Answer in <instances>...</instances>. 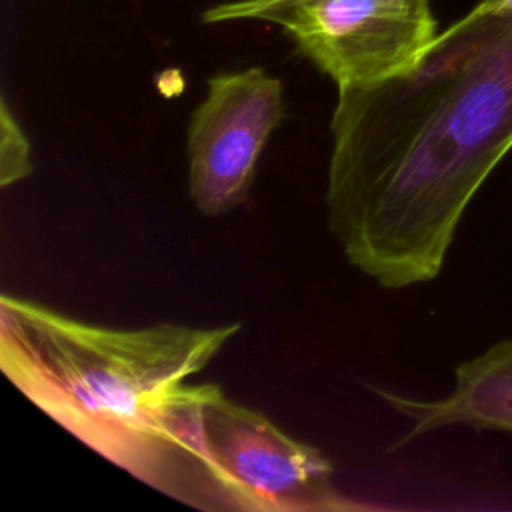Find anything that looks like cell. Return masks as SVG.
Instances as JSON below:
<instances>
[{
  "mask_svg": "<svg viewBox=\"0 0 512 512\" xmlns=\"http://www.w3.org/2000/svg\"><path fill=\"white\" fill-rule=\"evenodd\" d=\"M326 208L344 256L384 288L434 280L512 150V16L480 2L408 72L338 90Z\"/></svg>",
  "mask_w": 512,
  "mask_h": 512,
  "instance_id": "6da1fadb",
  "label": "cell"
},
{
  "mask_svg": "<svg viewBox=\"0 0 512 512\" xmlns=\"http://www.w3.org/2000/svg\"><path fill=\"white\" fill-rule=\"evenodd\" d=\"M238 330L236 322L216 328L160 322L118 330L4 294L0 366L72 436L160 488L170 406L186 380Z\"/></svg>",
  "mask_w": 512,
  "mask_h": 512,
  "instance_id": "7a4b0ae2",
  "label": "cell"
},
{
  "mask_svg": "<svg viewBox=\"0 0 512 512\" xmlns=\"http://www.w3.org/2000/svg\"><path fill=\"white\" fill-rule=\"evenodd\" d=\"M332 462L216 384H184L166 418L164 494L198 508L242 512L350 510Z\"/></svg>",
  "mask_w": 512,
  "mask_h": 512,
  "instance_id": "3957f363",
  "label": "cell"
},
{
  "mask_svg": "<svg viewBox=\"0 0 512 512\" xmlns=\"http://www.w3.org/2000/svg\"><path fill=\"white\" fill-rule=\"evenodd\" d=\"M274 24L338 90L412 70L438 36L430 0H308Z\"/></svg>",
  "mask_w": 512,
  "mask_h": 512,
  "instance_id": "277c9868",
  "label": "cell"
},
{
  "mask_svg": "<svg viewBox=\"0 0 512 512\" xmlns=\"http://www.w3.org/2000/svg\"><path fill=\"white\" fill-rule=\"evenodd\" d=\"M282 118L284 88L266 70L252 66L208 78L186 134L188 192L200 214L220 216L246 200Z\"/></svg>",
  "mask_w": 512,
  "mask_h": 512,
  "instance_id": "5b68a950",
  "label": "cell"
},
{
  "mask_svg": "<svg viewBox=\"0 0 512 512\" xmlns=\"http://www.w3.org/2000/svg\"><path fill=\"white\" fill-rule=\"evenodd\" d=\"M374 392L410 420L408 434L394 448L446 426L512 434V338L458 364L454 388L442 398L418 400L380 388Z\"/></svg>",
  "mask_w": 512,
  "mask_h": 512,
  "instance_id": "8992f818",
  "label": "cell"
},
{
  "mask_svg": "<svg viewBox=\"0 0 512 512\" xmlns=\"http://www.w3.org/2000/svg\"><path fill=\"white\" fill-rule=\"evenodd\" d=\"M32 174L30 144L6 100L0 106V184L10 186Z\"/></svg>",
  "mask_w": 512,
  "mask_h": 512,
  "instance_id": "52a82bcc",
  "label": "cell"
},
{
  "mask_svg": "<svg viewBox=\"0 0 512 512\" xmlns=\"http://www.w3.org/2000/svg\"><path fill=\"white\" fill-rule=\"evenodd\" d=\"M308 2V0H228L204 10L202 20L206 24H228V22H276L286 10Z\"/></svg>",
  "mask_w": 512,
  "mask_h": 512,
  "instance_id": "ba28073f",
  "label": "cell"
},
{
  "mask_svg": "<svg viewBox=\"0 0 512 512\" xmlns=\"http://www.w3.org/2000/svg\"><path fill=\"white\" fill-rule=\"evenodd\" d=\"M484 4L504 16H512V0H484Z\"/></svg>",
  "mask_w": 512,
  "mask_h": 512,
  "instance_id": "9c48e42d",
  "label": "cell"
}]
</instances>
